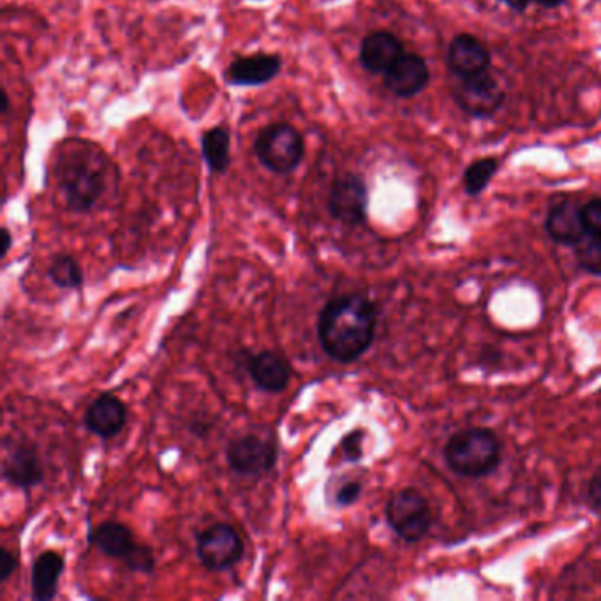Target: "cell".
Instances as JSON below:
<instances>
[{
	"instance_id": "cell-23",
	"label": "cell",
	"mask_w": 601,
	"mask_h": 601,
	"mask_svg": "<svg viewBox=\"0 0 601 601\" xmlns=\"http://www.w3.org/2000/svg\"><path fill=\"white\" fill-rule=\"evenodd\" d=\"M580 267L587 274L601 275V235H593L587 231L577 244L573 245Z\"/></svg>"
},
{
	"instance_id": "cell-16",
	"label": "cell",
	"mask_w": 601,
	"mask_h": 601,
	"mask_svg": "<svg viewBox=\"0 0 601 601\" xmlns=\"http://www.w3.org/2000/svg\"><path fill=\"white\" fill-rule=\"evenodd\" d=\"M446 66L457 78L478 75L490 67L489 48L471 34H457L448 45Z\"/></svg>"
},
{
	"instance_id": "cell-2",
	"label": "cell",
	"mask_w": 601,
	"mask_h": 601,
	"mask_svg": "<svg viewBox=\"0 0 601 601\" xmlns=\"http://www.w3.org/2000/svg\"><path fill=\"white\" fill-rule=\"evenodd\" d=\"M112 159L92 141L73 140L62 145L55 161V177L66 207L87 214L112 187Z\"/></svg>"
},
{
	"instance_id": "cell-18",
	"label": "cell",
	"mask_w": 601,
	"mask_h": 601,
	"mask_svg": "<svg viewBox=\"0 0 601 601\" xmlns=\"http://www.w3.org/2000/svg\"><path fill=\"white\" fill-rule=\"evenodd\" d=\"M545 230L556 244L573 247L587 233L582 207L570 200L559 201L547 214Z\"/></svg>"
},
{
	"instance_id": "cell-20",
	"label": "cell",
	"mask_w": 601,
	"mask_h": 601,
	"mask_svg": "<svg viewBox=\"0 0 601 601\" xmlns=\"http://www.w3.org/2000/svg\"><path fill=\"white\" fill-rule=\"evenodd\" d=\"M201 154L208 170L224 175L231 164V134L224 126L212 127L201 134Z\"/></svg>"
},
{
	"instance_id": "cell-30",
	"label": "cell",
	"mask_w": 601,
	"mask_h": 601,
	"mask_svg": "<svg viewBox=\"0 0 601 601\" xmlns=\"http://www.w3.org/2000/svg\"><path fill=\"white\" fill-rule=\"evenodd\" d=\"M2 238H4V244H2V253H0V260H6L9 251H11V245H13V235L8 228H2Z\"/></svg>"
},
{
	"instance_id": "cell-3",
	"label": "cell",
	"mask_w": 601,
	"mask_h": 601,
	"mask_svg": "<svg viewBox=\"0 0 601 601\" xmlns=\"http://www.w3.org/2000/svg\"><path fill=\"white\" fill-rule=\"evenodd\" d=\"M445 461L457 475L482 478L498 469L501 443L489 429H466L448 439Z\"/></svg>"
},
{
	"instance_id": "cell-9",
	"label": "cell",
	"mask_w": 601,
	"mask_h": 601,
	"mask_svg": "<svg viewBox=\"0 0 601 601\" xmlns=\"http://www.w3.org/2000/svg\"><path fill=\"white\" fill-rule=\"evenodd\" d=\"M2 478L11 487L23 490L27 494L45 482V468L38 446L30 439H4Z\"/></svg>"
},
{
	"instance_id": "cell-17",
	"label": "cell",
	"mask_w": 601,
	"mask_h": 601,
	"mask_svg": "<svg viewBox=\"0 0 601 601\" xmlns=\"http://www.w3.org/2000/svg\"><path fill=\"white\" fill-rule=\"evenodd\" d=\"M404 53L401 39L392 32L376 30L365 36L360 45V64L371 75H385Z\"/></svg>"
},
{
	"instance_id": "cell-26",
	"label": "cell",
	"mask_w": 601,
	"mask_h": 601,
	"mask_svg": "<svg viewBox=\"0 0 601 601\" xmlns=\"http://www.w3.org/2000/svg\"><path fill=\"white\" fill-rule=\"evenodd\" d=\"M582 216L586 230L593 235H601V198H593L582 205Z\"/></svg>"
},
{
	"instance_id": "cell-4",
	"label": "cell",
	"mask_w": 601,
	"mask_h": 601,
	"mask_svg": "<svg viewBox=\"0 0 601 601\" xmlns=\"http://www.w3.org/2000/svg\"><path fill=\"white\" fill-rule=\"evenodd\" d=\"M253 152L265 170L275 175H290L304 159V136L291 124L274 122L256 134Z\"/></svg>"
},
{
	"instance_id": "cell-14",
	"label": "cell",
	"mask_w": 601,
	"mask_h": 601,
	"mask_svg": "<svg viewBox=\"0 0 601 601\" xmlns=\"http://www.w3.org/2000/svg\"><path fill=\"white\" fill-rule=\"evenodd\" d=\"M127 423L126 402L119 399L117 395L103 392L90 402L85 415L83 425L85 429L97 438L112 439L119 436Z\"/></svg>"
},
{
	"instance_id": "cell-13",
	"label": "cell",
	"mask_w": 601,
	"mask_h": 601,
	"mask_svg": "<svg viewBox=\"0 0 601 601\" xmlns=\"http://www.w3.org/2000/svg\"><path fill=\"white\" fill-rule=\"evenodd\" d=\"M383 82L394 96L408 99L427 89L431 82V71L422 55L404 52L401 59L383 75Z\"/></svg>"
},
{
	"instance_id": "cell-27",
	"label": "cell",
	"mask_w": 601,
	"mask_h": 601,
	"mask_svg": "<svg viewBox=\"0 0 601 601\" xmlns=\"http://www.w3.org/2000/svg\"><path fill=\"white\" fill-rule=\"evenodd\" d=\"M18 568V559L8 549L0 550V584H6Z\"/></svg>"
},
{
	"instance_id": "cell-19",
	"label": "cell",
	"mask_w": 601,
	"mask_h": 601,
	"mask_svg": "<svg viewBox=\"0 0 601 601\" xmlns=\"http://www.w3.org/2000/svg\"><path fill=\"white\" fill-rule=\"evenodd\" d=\"M66 568L64 556L55 550H45L30 566V591L36 601H50L59 594L60 579Z\"/></svg>"
},
{
	"instance_id": "cell-21",
	"label": "cell",
	"mask_w": 601,
	"mask_h": 601,
	"mask_svg": "<svg viewBox=\"0 0 601 601\" xmlns=\"http://www.w3.org/2000/svg\"><path fill=\"white\" fill-rule=\"evenodd\" d=\"M48 279L60 290L67 291L82 290L85 281L80 263L69 254H59L53 258L48 268Z\"/></svg>"
},
{
	"instance_id": "cell-22",
	"label": "cell",
	"mask_w": 601,
	"mask_h": 601,
	"mask_svg": "<svg viewBox=\"0 0 601 601\" xmlns=\"http://www.w3.org/2000/svg\"><path fill=\"white\" fill-rule=\"evenodd\" d=\"M499 161L496 157H482L469 164L464 171V191L469 196H480L489 187L490 180L498 173Z\"/></svg>"
},
{
	"instance_id": "cell-32",
	"label": "cell",
	"mask_w": 601,
	"mask_h": 601,
	"mask_svg": "<svg viewBox=\"0 0 601 601\" xmlns=\"http://www.w3.org/2000/svg\"><path fill=\"white\" fill-rule=\"evenodd\" d=\"M9 112V96L8 90L2 89V108H0V115L2 117H6Z\"/></svg>"
},
{
	"instance_id": "cell-11",
	"label": "cell",
	"mask_w": 601,
	"mask_h": 601,
	"mask_svg": "<svg viewBox=\"0 0 601 601\" xmlns=\"http://www.w3.org/2000/svg\"><path fill=\"white\" fill-rule=\"evenodd\" d=\"M328 212L346 226H360L367 219L369 189L357 173H346L334 180L327 201Z\"/></svg>"
},
{
	"instance_id": "cell-24",
	"label": "cell",
	"mask_w": 601,
	"mask_h": 601,
	"mask_svg": "<svg viewBox=\"0 0 601 601\" xmlns=\"http://www.w3.org/2000/svg\"><path fill=\"white\" fill-rule=\"evenodd\" d=\"M364 429H355V431H349L339 443L341 448L342 459L346 462L360 461L364 457Z\"/></svg>"
},
{
	"instance_id": "cell-29",
	"label": "cell",
	"mask_w": 601,
	"mask_h": 601,
	"mask_svg": "<svg viewBox=\"0 0 601 601\" xmlns=\"http://www.w3.org/2000/svg\"><path fill=\"white\" fill-rule=\"evenodd\" d=\"M501 2L515 13H524L533 0H501Z\"/></svg>"
},
{
	"instance_id": "cell-28",
	"label": "cell",
	"mask_w": 601,
	"mask_h": 601,
	"mask_svg": "<svg viewBox=\"0 0 601 601\" xmlns=\"http://www.w3.org/2000/svg\"><path fill=\"white\" fill-rule=\"evenodd\" d=\"M587 499H589V505L593 506V510L601 513V469L596 471V475L589 482Z\"/></svg>"
},
{
	"instance_id": "cell-25",
	"label": "cell",
	"mask_w": 601,
	"mask_h": 601,
	"mask_svg": "<svg viewBox=\"0 0 601 601\" xmlns=\"http://www.w3.org/2000/svg\"><path fill=\"white\" fill-rule=\"evenodd\" d=\"M360 496H362V483L349 480V482L341 483L335 489V494L334 496H330V501L337 508H348V506L355 505Z\"/></svg>"
},
{
	"instance_id": "cell-5",
	"label": "cell",
	"mask_w": 601,
	"mask_h": 601,
	"mask_svg": "<svg viewBox=\"0 0 601 601\" xmlns=\"http://www.w3.org/2000/svg\"><path fill=\"white\" fill-rule=\"evenodd\" d=\"M89 543L103 556L119 559L127 570L152 575L156 570L154 550L145 543L136 542L133 529L120 522H103L89 531Z\"/></svg>"
},
{
	"instance_id": "cell-10",
	"label": "cell",
	"mask_w": 601,
	"mask_h": 601,
	"mask_svg": "<svg viewBox=\"0 0 601 601\" xmlns=\"http://www.w3.org/2000/svg\"><path fill=\"white\" fill-rule=\"evenodd\" d=\"M452 94L453 101L462 112L475 119L492 117L505 103V90L501 89V85L489 69L478 75L459 78Z\"/></svg>"
},
{
	"instance_id": "cell-7",
	"label": "cell",
	"mask_w": 601,
	"mask_h": 601,
	"mask_svg": "<svg viewBox=\"0 0 601 601\" xmlns=\"http://www.w3.org/2000/svg\"><path fill=\"white\" fill-rule=\"evenodd\" d=\"M196 557L212 573L230 572L245 556V545L237 529L216 522L196 535Z\"/></svg>"
},
{
	"instance_id": "cell-15",
	"label": "cell",
	"mask_w": 601,
	"mask_h": 601,
	"mask_svg": "<svg viewBox=\"0 0 601 601\" xmlns=\"http://www.w3.org/2000/svg\"><path fill=\"white\" fill-rule=\"evenodd\" d=\"M282 59L274 53L242 55L224 71V80L233 87H261L279 76Z\"/></svg>"
},
{
	"instance_id": "cell-1",
	"label": "cell",
	"mask_w": 601,
	"mask_h": 601,
	"mask_svg": "<svg viewBox=\"0 0 601 601\" xmlns=\"http://www.w3.org/2000/svg\"><path fill=\"white\" fill-rule=\"evenodd\" d=\"M378 327L376 305L362 293L330 298L318 314V342L330 360L353 364L374 342Z\"/></svg>"
},
{
	"instance_id": "cell-31",
	"label": "cell",
	"mask_w": 601,
	"mask_h": 601,
	"mask_svg": "<svg viewBox=\"0 0 601 601\" xmlns=\"http://www.w3.org/2000/svg\"><path fill=\"white\" fill-rule=\"evenodd\" d=\"M533 2L545 9L559 8L561 4H564V0H533Z\"/></svg>"
},
{
	"instance_id": "cell-8",
	"label": "cell",
	"mask_w": 601,
	"mask_h": 601,
	"mask_svg": "<svg viewBox=\"0 0 601 601\" xmlns=\"http://www.w3.org/2000/svg\"><path fill=\"white\" fill-rule=\"evenodd\" d=\"M279 459V448L274 441L258 434H245L231 439L226 446V462L238 476L258 478L272 473Z\"/></svg>"
},
{
	"instance_id": "cell-12",
	"label": "cell",
	"mask_w": 601,
	"mask_h": 601,
	"mask_svg": "<svg viewBox=\"0 0 601 601\" xmlns=\"http://www.w3.org/2000/svg\"><path fill=\"white\" fill-rule=\"evenodd\" d=\"M238 365L247 372V376L253 381V385L267 394H281L290 385L291 364L288 358L277 353V351H260V353H249L242 351L238 357Z\"/></svg>"
},
{
	"instance_id": "cell-6",
	"label": "cell",
	"mask_w": 601,
	"mask_h": 601,
	"mask_svg": "<svg viewBox=\"0 0 601 601\" xmlns=\"http://www.w3.org/2000/svg\"><path fill=\"white\" fill-rule=\"evenodd\" d=\"M385 517L395 535L408 543L420 542L432 526L429 501L415 489L394 492L386 503Z\"/></svg>"
}]
</instances>
